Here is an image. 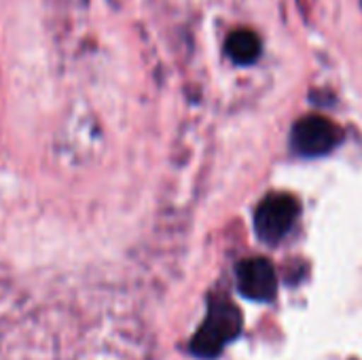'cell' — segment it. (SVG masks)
<instances>
[{"label": "cell", "instance_id": "3", "mask_svg": "<svg viewBox=\"0 0 362 360\" xmlns=\"http://www.w3.org/2000/svg\"><path fill=\"white\" fill-rule=\"evenodd\" d=\"M295 216H297V202L291 195H269L259 204L255 214L259 238L269 244L282 240L293 227Z\"/></svg>", "mask_w": 362, "mask_h": 360}, {"label": "cell", "instance_id": "1", "mask_svg": "<svg viewBox=\"0 0 362 360\" xmlns=\"http://www.w3.org/2000/svg\"><path fill=\"white\" fill-rule=\"evenodd\" d=\"M242 316L231 303H218L210 310V316L195 337V352L202 356H214L221 348L240 333Z\"/></svg>", "mask_w": 362, "mask_h": 360}, {"label": "cell", "instance_id": "5", "mask_svg": "<svg viewBox=\"0 0 362 360\" xmlns=\"http://www.w3.org/2000/svg\"><path fill=\"white\" fill-rule=\"evenodd\" d=\"M227 51L238 64H252L261 53V40L252 30H235L227 38Z\"/></svg>", "mask_w": 362, "mask_h": 360}, {"label": "cell", "instance_id": "2", "mask_svg": "<svg viewBox=\"0 0 362 360\" xmlns=\"http://www.w3.org/2000/svg\"><path fill=\"white\" fill-rule=\"evenodd\" d=\"M339 140H341L339 127L320 115L303 117L293 127V146L297 149V153L308 157H316L333 151Z\"/></svg>", "mask_w": 362, "mask_h": 360}, {"label": "cell", "instance_id": "4", "mask_svg": "<svg viewBox=\"0 0 362 360\" xmlns=\"http://www.w3.org/2000/svg\"><path fill=\"white\" fill-rule=\"evenodd\" d=\"M238 289L252 301H269L278 291V278L269 261L248 259L238 265Z\"/></svg>", "mask_w": 362, "mask_h": 360}]
</instances>
